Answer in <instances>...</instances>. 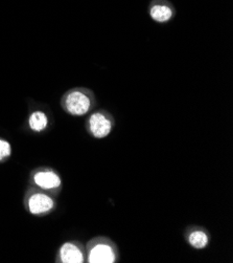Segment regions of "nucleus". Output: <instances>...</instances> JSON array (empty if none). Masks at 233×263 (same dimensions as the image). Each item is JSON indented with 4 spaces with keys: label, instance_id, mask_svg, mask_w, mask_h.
<instances>
[{
    "label": "nucleus",
    "instance_id": "nucleus-1",
    "mask_svg": "<svg viewBox=\"0 0 233 263\" xmlns=\"http://www.w3.org/2000/svg\"><path fill=\"white\" fill-rule=\"evenodd\" d=\"M96 100L92 90L85 87H75L66 91L61 99V107L72 117H83L95 106Z\"/></svg>",
    "mask_w": 233,
    "mask_h": 263
},
{
    "label": "nucleus",
    "instance_id": "nucleus-2",
    "mask_svg": "<svg viewBox=\"0 0 233 263\" xmlns=\"http://www.w3.org/2000/svg\"><path fill=\"white\" fill-rule=\"evenodd\" d=\"M87 263H116L119 261L117 245L106 236H97L85 245Z\"/></svg>",
    "mask_w": 233,
    "mask_h": 263
},
{
    "label": "nucleus",
    "instance_id": "nucleus-3",
    "mask_svg": "<svg viewBox=\"0 0 233 263\" xmlns=\"http://www.w3.org/2000/svg\"><path fill=\"white\" fill-rule=\"evenodd\" d=\"M23 206L31 215L44 217L56 210L57 197L30 185L23 196Z\"/></svg>",
    "mask_w": 233,
    "mask_h": 263
},
{
    "label": "nucleus",
    "instance_id": "nucleus-4",
    "mask_svg": "<svg viewBox=\"0 0 233 263\" xmlns=\"http://www.w3.org/2000/svg\"><path fill=\"white\" fill-rule=\"evenodd\" d=\"M30 185L54 196H58L63 189V180L59 172L51 167H38L30 173Z\"/></svg>",
    "mask_w": 233,
    "mask_h": 263
},
{
    "label": "nucleus",
    "instance_id": "nucleus-5",
    "mask_svg": "<svg viewBox=\"0 0 233 263\" xmlns=\"http://www.w3.org/2000/svg\"><path fill=\"white\" fill-rule=\"evenodd\" d=\"M114 125L113 116L105 109H99L89 116L86 122V129L92 138L100 140L107 138L112 133Z\"/></svg>",
    "mask_w": 233,
    "mask_h": 263
},
{
    "label": "nucleus",
    "instance_id": "nucleus-6",
    "mask_svg": "<svg viewBox=\"0 0 233 263\" xmlns=\"http://www.w3.org/2000/svg\"><path fill=\"white\" fill-rule=\"evenodd\" d=\"M55 262L57 263H84L86 262L85 245L71 240L64 242L58 250Z\"/></svg>",
    "mask_w": 233,
    "mask_h": 263
},
{
    "label": "nucleus",
    "instance_id": "nucleus-7",
    "mask_svg": "<svg viewBox=\"0 0 233 263\" xmlns=\"http://www.w3.org/2000/svg\"><path fill=\"white\" fill-rule=\"evenodd\" d=\"M147 10L150 17L158 23H166L176 15L175 8L168 0H152Z\"/></svg>",
    "mask_w": 233,
    "mask_h": 263
},
{
    "label": "nucleus",
    "instance_id": "nucleus-8",
    "mask_svg": "<svg viewBox=\"0 0 233 263\" xmlns=\"http://www.w3.org/2000/svg\"><path fill=\"white\" fill-rule=\"evenodd\" d=\"M185 238L189 246L194 249L203 250L208 246L210 241V235L205 228L193 226L186 230Z\"/></svg>",
    "mask_w": 233,
    "mask_h": 263
},
{
    "label": "nucleus",
    "instance_id": "nucleus-9",
    "mask_svg": "<svg viewBox=\"0 0 233 263\" xmlns=\"http://www.w3.org/2000/svg\"><path fill=\"white\" fill-rule=\"evenodd\" d=\"M29 127L32 131L37 134L43 133L48 127L49 121L47 115L42 110H35L29 117Z\"/></svg>",
    "mask_w": 233,
    "mask_h": 263
},
{
    "label": "nucleus",
    "instance_id": "nucleus-10",
    "mask_svg": "<svg viewBox=\"0 0 233 263\" xmlns=\"http://www.w3.org/2000/svg\"><path fill=\"white\" fill-rule=\"evenodd\" d=\"M12 155V145L9 141L0 138V163L7 162Z\"/></svg>",
    "mask_w": 233,
    "mask_h": 263
}]
</instances>
